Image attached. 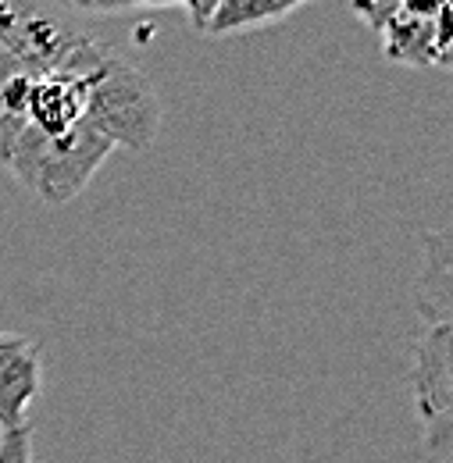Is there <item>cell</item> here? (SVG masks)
<instances>
[{
	"label": "cell",
	"instance_id": "obj_1",
	"mask_svg": "<svg viewBox=\"0 0 453 463\" xmlns=\"http://www.w3.org/2000/svg\"><path fill=\"white\" fill-rule=\"evenodd\" d=\"M410 400L432 453L453 435V321H421L410 360Z\"/></svg>",
	"mask_w": 453,
	"mask_h": 463
},
{
	"label": "cell",
	"instance_id": "obj_2",
	"mask_svg": "<svg viewBox=\"0 0 453 463\" xmlns=\"http://www.w3.org/2000/svg\"><path fill=\"white\" fill-rule=\"evenodd\" d=\"M43 389L40 346L25 335L0 332V431L25 428L29 406Z\"/></svg>",
	"mask_w": 453,
	"mask_h": 463
},
{
	"label": "cell",
	"instance_id": "obj_3",
	"mask_svg": "<svg viewBox=\"0 0 453 463\" xmlns=\"http://www.w3.org/2000/svg\"><path fill=\"white\" fill-rule=\"evenodd\" d=\"M379 36H382L386 58L397 64H414V68H447L450 64V18L421 22V18L393 14Z\"/></svg>",
	"mask_w": 453,
	"mask_h": 463
},
{
	"label": "cell",
	"instance_id": "obj_4",
	"mask_svg": "<svg viewBox=\"0 0 453 463\" xmlns=\"http://www.w3.org/2000/svg\"><path fill=\"white\" fill-rule=\"evenodd\" d=\"M421 321H453V253L450 232H425V264L418 279Z\"/></svg>",
	"mask_w": 453,
	"mask_h": 463
},
{
	"label": "cell",
	"instance_id": "obj_5",
	"mask_svg": "<svg viewBox=\"0 0 453 463\" xmlns=\"http://www.w3.org/2000/svg\"><path fill=\"white\" fill-rule=\"evenodd\" d=\"M311 0H222L207 22L204 33L211 36H236V33H250L272 22H283L285 14H293L296 7H304Z\"/></svg>",
	"mask_w": 453,
	"mask_h": 463
},
{
	"label": "cell",
	"instance_id": "obj_6",
	"mask_svg": "<svg viewBox=\"0 0 453 463\" xmlns=\"http://www.w3.org/2000/svg\"><path fill=\"white\" fill-rule=\"evenodd\" d=\"M0 463H33V428L0 431Z\"/></svg>",
	"mask_w": 453,
	"mask_h": 463
},
{
	"label": "cell",
	"instance_id": "obj_7",
	"mask_svg": "<svg viewBox=\"0 0 453 463\" xmlns=\"http://www.w3.org/2000/svg\"><path fill=\"white\" fill-rule=\"evenodd\" d=\"M350 7H353V14H357L371 33H382L386 22L397 14L400 0H350Z\"/></svg>",
	"mask_w": 453,
	"mask_h": 463
},
{
	"label": "cell",
	"instance_id": "obj_8",
	"mask_svg": "<svg viewBox=\"0 0 453 463\" xmlns=\"http://www.w3.org/2000/svg\"><path fill=\"white\" fill-rule=\"evenodd\" d=\"M397 14H407V18H421V22L450 18V0H400Z\"/></svg>",
	"mask_w": 453,
	"mask_h": 463
},
{
	"label": "cell",
	"instance_id": "obj_9",
	"mask_svg": "<svg viewBox=\"0 0 453 463\" xmlns=\"http://www.w3.org/2000/svg\"><path fill=\"white\" fill-rule=\"evenodd\" d=\"M72 7L79 14H125L143 7V0H72Z\"/></svg>",
	"mask_w": 453,
	"mask_h": 463
},
{
	"label": "cell",
	"instance_id": "obj_10",
	"mask_svg": "<svg viewBox=\"0 0 453 463\" xmlns=\"http://www.w3.org/2000/svg\"><path fill=\"white\" fill-rule=\"evenodd\" d=\"M218 4H222V0H186V14H189V22H193V29H200V33H204Z\"/></svg>",
	"mask_w": 453,
	"mask_h": 463
},
{
	"label": "cell",
	"instance_id": "obj_11",
	"mask_svg": "<svg viewBox=\"0 0 453 463\" xmlns=\"http://www.w3.org/2000/svg\"><path fill=\"white\" fill-rule=\"evenodd\" d=\"M143 7H186V0H143Z\"/></svg>",
	"mask_w": 453,
	"mask_h": 463
}]
</instances>
